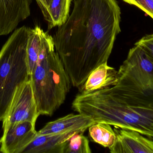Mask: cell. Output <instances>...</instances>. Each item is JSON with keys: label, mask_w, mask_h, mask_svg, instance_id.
Returning <instances> with one entry per match:
<instances>
[{"label": "cell", "mask_w": 153, "mask_h": 153, "mask_svg": "<svg viewBox=\"0 0 153 153\" xmlns=\"http://www.w3.org/2000/svg\"><path fill=\"white\" fill-rule=\"evenodd\" d=\"M84 132L74 134L65 143L62 153H91L89 140L84 136Z\"/></svg>", "instance_id": "15"}, {"label": "cell", "mask_w": 153, "mask_h": 153, "mask_svg": "<svg viewBox=\"0 0 153 153\" xmlns=\"http://www.w3.org/2000/svg\"><path fill=\"white\" fill-rule=\"evenodd\" d=\"M37 3L38 5L39 6L40 10H41V12L43 11L44 9V4L43 0H36Z\"/></svg>", "instance_id": "19"}, {"label": "cell", "mask_w": 153, "mask_h": 153, "mask_svg": "<svg viewBox=\"0 0 153 153\" xmlns=\"http://www.w3.org/2000/svg\"><path fill=\"white\" fill-rule=\"evenodd\" d=\"M135 45L141 47L153 62V34L144 36Z\"/></svg>", "instance_id": "17"}, {"label": "cell", "mask_w": 153, "mask_h": 153, "mask_svg": "<svg viewBox=\"0 0 153 153\" xmlns=\"http://www.w3.org/2000/svg\"><path fill=\"white\" fill-rule=\"evenodd\" d=\"M53 0H43L44 4V9L42 12V14L44 16V19L46 20L47 17L48 12V8L51 5Z\"/></svg>", "instance_id": "18"}, {"label": "cell", "mask_w": 153, "mask_h": 153, "mask_svg": "<svg viewBox=\"0 0 153 153\" xmlns=\"http://www.w3.org/2000/svg\"><path fill=\"white\" fill-rule=\"evenodd\" d=\"M116 139L111 153H153V140L138 132L115 127Z\"/></svg>", "instance_id": "8"}, {"label": "cell", "mask_w": 153, "mask_h": 153, "mask_svg": "<svg viewBox=\"0 0 153 153\" xmlns=\"http://www.w3.org/2000/svg\"><path fill=\"white\" fill-rule=\"evenodd\" d=\"M72 130L65 133L51 134H37L33 141L20 153H62L65 143L78 132Z\"/></svg>", "instance_id": "9"}, {"label": "cell", "mask_w": 153, "mask_h": 153, "mask_svg": "<svg viewBox=\"0 0 153 153\" xmlns=\"http://www.w3.org/2000/svg\"><path fill=\"white\" fill-rule=\"evenodd\" d=\"M72 0H53L48 8L47 17L48 29L60 27L64 24L70 17Z\"/></svg>", "instance_id": "12"}, {"label": "cell", "mask_w": 153, "mask_h": 153, "mask_svg": "<svg viewBox=\"0 0 153 153\" xmlns=\"http://www.w3.org/2000/svg\"><path fill=\"white\" fill-rule=\"evenodd\" d=\"M40 115L30 79L16 89L8 111L3 119V131L17 123L29 121L36 125Z\"/></svg>", "instance_id": "6"}, {"label": "cell", "mask_w": 153, "mask_h": 153, "mask_svg": "<svg viewBox=\"0 0 153 153\" xmlns=\"http://www.w3.org/2000/svg\"><path fill=\"white\" fill-rule=\"evenodd\" d=\"M72 107L96 123H106L153 137V94L123 92L111 87L80 93L74 100Z\"/></svg>", "instance_id": "2"}, {"label": "cell", "mask_w": 153, "mask_h": 153, "mask_svg": "<svg viewBox=\"0 0 153 153\" xmlns=\"http://www.w3.org/2000/svg\"><path fill=\"white\" fill-rule=\"evenodd\" d=\"M117 0H75L67 21L53 38L71 83L80 89L96 67L107 63L121 31Z\"/></svg>", "instance_id": "1"}, {"label": "cell", "mask_w": 153, "mask_h": 153, "mask_svg": "<svg viewBox=\"0 0 153 153\" xmlns=\"http://www.w3.org/2000/svg\"></svg>", "instance_id": "21"}, {"label": "cell", "mask_w": 153, "mask_h": 153, "mask_svg": "<svg viewBox=\"0 0 153 153\" xmlns=\"http://www.w3.org/2000/svg\"><path fill=\"white\" fill-rule=\"evenodd\" d=\"M30 80L39 114L52 116L64 102L71 83L55 51L53 37L45 31L37 62Z\"/></svg>", "instance_id": "3"}, {"label": "cell", "mask_w": 153, "mask_h": 153, "mask_svg": "<svg viewBox=\"0 0 153 153\" xmlns=\"http://www.w3.org/2000/svg\"><path fill=\"white\" fill-rule=\"evenodd\" d=\"M151 138H152V139H153V137H151Z\"/></svg>", "instance_id": "20"}, {"label": "cell", "mask_w": 153, "mask_h": 153, "mask_svg": "<svg viewBox=\"0 0 153 153\" xmlns=\"http://www.w3.org/2000/svg\"><path fill=\"white\" fill-rule=\"evenodd\" d=\"M35 125L24 121L12 125L3 131L0 138L1 153H20L36 136Z\"/></svg>", "instance_id": "7"}, {"label": "cell", "mask_w": 153, "mask_h": 153, "mask_svg": "<svg viewBox=\"0 0 153 153\" xmlns=\"http://www.w3.org/2000/svg\"><path fill=\"white\" fill-rule=\"evenodd\" d=\"M118 81V71L107 63L102 64L91 73L82 88L81 93H89L115 86Z\"/></svg>", "instance_id": "11"}, {"label": "cell", "mask_w": 153, "mask_h": 153, "mask_svg": "<svg viewBox=\"0 0 153 153\" xmlns=\"http://www.w3.org/2000/svg\"><path fill=\"white\" fill-rule=\"evenodd\" d=\"M30 30L25 26L15 29L0 51V121L17 88L30 79L27 46Z\"/></svg>", "instance_id": "4"}, {"label": "cell", "mask_w": 153, "mask_h": 153, "mask_svg": "<svg viewBox=\"0 0 153 153\" xmlns=\"http://www.w3.org/2000/svg\"><path fill=\"white\" fill-rule=\"evenodd\" d=\"M123 1L135 5L145 12L153 20V0H123Z\"/></svg>", "instance_id": "16"}, {"label": "cell", "mask_w": 153, "mask_h": 153, "mask_svg": "<svg viewBox=\"0 0 153 153\" xmlns=\"http://www.w3.org/2000/svg\"><path fill=\"white\" fill-rule=\"evenodd\" d=\"M95 123L92 119L82 114H69L47 123L37 133L45 135L59 134L72 130L85 131Z\"/></svg>", "instance_id": "10"}, {"label": "cell", "mask_w": 153, "mask_h": 153, "mask_svg": "<svg viewBox=\"0 0 153 153\" xmlns=\"http://www.w3.org/2000/svg\"><path fill=\"white\" fill-rule=\"evenodd\" d=\"M43 32L44 30L38 26L30 28L27 46V63L30 76L37 62L42 45Z\"/></svg>", "instance_id": "13"}, {"label": "cell", "mask_w": 153, "mask_h": 153, "mask_svg": "<svg viewBox=\"0 0 153 153\" xmlns=\"http://www.w3.org/2000/svg\"><path fill=\"white\" fill-rule=\"evenodd\" d=\"M118 81L112 87L123 92L153 94V62L143 49L135 45L118 71Z\"/></svg>", "instance_id": "5"}, {"label": "cell", "mask_w": 153, "mask_h": 153, "mask_svg": "<svg viewBox=\"0 0 153 153\" xmlns=\"http://www.w3.org/2000/svg\"><path fill=\"white\" fill-rule=\"evenodd\" d=\"M88 129L89 136L95 143L109 149L115 143L116 133L110 125L98 122L91 125Z\"/></svg>", "instance_id": "14"}]
</instances>
